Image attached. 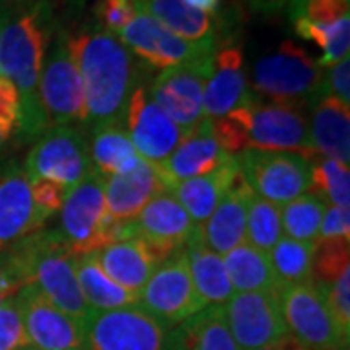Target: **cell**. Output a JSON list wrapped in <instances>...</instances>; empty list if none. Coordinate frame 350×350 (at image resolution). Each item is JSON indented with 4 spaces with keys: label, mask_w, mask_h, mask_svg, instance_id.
Listing matches in <instances>:
<instances>
[{
    "label": "cell",
    "mask_w": 350,
    "mask_h": 350,
    "mask_svg": "<svg viewBox=\"0 0 350 350\" xmlns=\"http://www.w3.org/2000/svg\"><path fill=\"white\" fill-rule=\"evenodd\" d=\"M51 24L53 16L45 0H8L0 25V76L18 88L22 100L16 135L22 142H36L49 131L39 103V75L49 47Z\"/></svg>",
    "instance_id": "cell-1"
},
{
    "label": "cell",
    "mask_w": 350,
    "mask_h": 350,
    "mask_svg": "<svg viewBox=\"0 0 350 350\" xmlns=\"http://www.w3.org/2000/svg\"><path fill=\"white\" fill-rule=\"evenodd\" d=\"M84 84V105L88 131L111 123H125V111L133 90L140 84L135 57L119 39L90 25L70 36Z\"/></svg>",
    "instance_id": "cell-2"
},
{
    "label": "cell",
    "mask_w": 350,
    "mask_h": 350,
    "mask_svg": "<svg viewBox=\"0 0 350 350\" xmlns=\"http://www.w3.org/2000/svg\"><path fill=\"white\" fill-rule=\"evenodd\" d=\"M2 253V273L16 286H33L53 306L82 323L92 315L78 286L76 255L61 230L41 228Z\"/></svg>",
    "instance_id": "cell-3"
},
{
    "label": "cell",
    "mask_w": 350,
    "mask_h": 350,
    "mask_svg": "<svg viewBox=\"0 0 350 350\" xmlns=\"http://www.w3.org/2000/svg\"><path fill=\"white\" fill-rule=\"evenodd\" d=\"M251 90L261 98L296 107H312L325 94V68L294 41L261 57L251 70Z\"/></svg>",
    "instance_id": "cell-4"
},
{
    "label": "cell",
    "mask_w": 350,
    "mask_h": 350,
    "mask_svg": "<svg viewBox=\"0 0 350 350\" xmlns=\"http://www.w3.org/2000/svg\"><path fill=\"white\" fill-rule=\"evenodd\" d=\"M39 103L47 117L49 129L84 125V84L80 68L70 49V33L57 29L45 51L39 75Z\"/></svg>",
    "instance_id": "cell-5"
},
{
    "label": "cell",
    "mask_w": 350,
    "mask_h": 350,
    "mask_svg": "<svg viewBox=\"0 0 350 350\" xmlns=\"http://www.w3.org/2000/svg\"><path fill=\"white\" fill-rule=\"evenodd\" d=\"M301 109L288 103L251 98L230 113L243 126L247 150L294 152L313 162L319 156L313 150L310 126Z\"/></svg>",
    "instance_id": "cell-6"
},
{
    "label": "cell",
    "mask_w": 350,
    "mask_h": 350,
    "mask_svg": "<svg viewBox=\"0 0 350 350\" xmlns=\"http://www.w3.org/2000/svg\"><path fill=\"white\" fill-rule=\"evenodd\" d=\"M27 179H51L68 191L94 172L86 131L75 125L53 126L33 142L24 162Z\"/></svg>",
    "instance_id": "cell-7"
},
{
    "label": "cell",
    "mask_w": 350,
    "mask_h": 350,
    "mask_svg": "<svg viewBox=\"0 0 350 350\" xmlns=\"http://www.w3.org/2000/svg\"><path fill=\"white\" fill-rule=\"evenodd\" d=\"M234 158L251 191L278 206L310 191L312 160L300 154L250 148Z\"/></svg>",
    "instance_id": "cell-8"
},
{
    "label": "cell",
    "mask_w": 350,
    "mask_h": 350,
    "mask_svg": "<svg viewBox=\"0 0 350 350\" xmlns=\"http://www.w3.org/2000/svg\"><path fill=\"white\" fill-rule=\"evenodd\" d=\"M138 306L167 329H174L206 308L189 273L185 247L172 253L156 267L138 294Z\"/></svg>",
    "instance_id": "cell-9"
},
{
    "label": "cell",
    "mask_w": 350,
    "mask_h": 350,
    "mask_svg": "<svg viewBox=\"0 0 350 350\" xmlns=\"http://www.w3.org/2000/svg\"><path fill=\"white\" fill-rule=\"evenodd\" d=\"M276 296L288 335L296 338L306 350H337L349 345L340 337L331 317L325 294L317 282L278 286Z\"/></svg>",
    "instance_id": "cell-10"
},
{
    "label": "cell",
    "mask_w": 350,
    "mask_h": 350,
    "mask_svg": "<svg viewBox=\"0 0 350 350\" xmlns=\"http://www.w3.org/2000/svg\"><path fill=\"white\" fill-rule=\"evenodd\" d=\"M167 331L140 306L92 312L84 321L86 350H165Z\"/></svg>",
    "instance_id": "cell-11"
},
{
    "label": "cell",
    "mask_w": 350,
    "mask_h": 350,
    "mask_svg": "<svg viewBox=\"0 0 350 350\" xmlns=\"http://www.w3.org/2000/svg\"><path fill=\"white\" fill-rule=\"evenodd\" d=\"M213 57L165 68L148 88L150 98L183 133L204 121L202 96L213 72Z\"/></svg>",
    "instance_id": "cell-12"
},
{
    "label": "cell",
    "mask_w": 350,
    "mask_h": 350,
    "mask_svg": "<svg viewBox=\"0 0 350 350\" xmlns=\"http://www.w3.org/2000/svg\"><path fill=\"white\" fill-rule=\"evenodd\" d=\"M117 39L125 45L133 57H138L152 68H172L179 64L193 63L204 57H213L216 45L189 43L167 31L152 16L138 6V12L117 33Z\"/></svg>",
    "instance_id": "cell-13"
},
{
    "label": "cell",
    "mask_w": 350,
    "mask_h": 350,
    "mask_svg": "<svg viewBox=\"0 0 350 350\" xmlns=\"http://www.w3.org/2000/svg\"><path fill=\"white\" fill-rule=\"evenodd\" d=\"M222 308L228 329L239 350L262 349L288 335L276 288L262 292H236Z\"/></svg>",
    "instance_id": "cell-14"
},
{
    "label": "cell",
    "mask_w": 350,
    "mask_h": 350,
    "mask_svg": "<svg viewBox=\"0 0 350 350\" xmlns=\"http://www.w3.org/2000/svg\"><path fill=\"white\" fill-rule=\"evenodd\" d=\"M29 347L38 350H86L84 323L53 306L33 286L16 294Z\"/></svg>",
    "instance_id": "cell-15"
},
{
    "label": "cell",
    "mask_w": 350,
    "mask_h": 350,
    "mask_svg": "<svg viewBox=\"0 0 350 350\" xmlns=\"http://www.w3.org/2000/svg\"><path fill=\"white\" fill-rule=\"evenodd\" d=\"M125 129L138 156L152 165L162 163L187 135L156 105L144 84H138L129 98Z\"/></svg>",
    "instance_id": "cell-16"
},
{
    "label": "cell",
    "mask_w": 350,
    "mask_h": 350,
    "mask_svg": "<svg viewBox=\"0 0 350 350\" xmlns=\"http://www.w3.org/2000/svg\"><path fill=\"white\" fill-rule=\"evenodd\" d=\"M59 213L61 234L76 257L94 253L96 236L105 216L103 177L92 174L80 185L70 189Z\"/></svg>",
    "instance_id": "cell-17"
},
{
    "label": "cell",
    "mask_w": 350,
    "mask_h": 350,
    "mask_svg": "<svg viewBox=\"0 0 350 350\" xmlns=\"http://www.w3.org/2000/svg\"><path fill=\"white\" fill-rule=\"evenodd\" d=\"M135 226L138 238L150 247L160 261L167 259L175 251L183 250L197 228L170 191L154 197L135 218Z\"/></svg>",
    "instance_id": "cell-18"
},
{
    "label": "cell",
    "mask_w": 350,
    "mask_h": 350,
    "mask_svg": "<svg viewBox=\"0 0 350 350\" xmlns=\"http://www.w3.org/2000/svg\"><path fill=\"white\" fill-rule=\"evenodd\" d=\"M31 199V185L24 167L6 163L0 167V251L45 226Z\"/></svg>",
    "instance_id": "cell-19"
},
{
    "label": "cell",
    "mask_w": 350,
    "mask_h": 350,
    "mask_svg": "<svg viewBox=\"0 0 350 350\" xmlns=\"http://www.w3.org/2000/svg\"><path fill=\"white\" fill-rule=\"evenodd\" d=\"M234 156L222 150L211 131V119H204L200 125L189 131L181 142L162 163L154 165L162 177L167 191L191 177L211 174L220 165L230 162Z\"/></svg>",
    "instance_id": "cell-20"
},
{
    "label": "cell",
    "mask_w": 350,
    "mask_h": 350,
    "mask_svg": "<svg viewBox=\"0 0 350 350\" xmlns=\"http://www.w3.org/2000/svg\"><path fill=\"white\" fill-rule=\"evenodd\" d=\"M253 96L245 78L243 51L236 43H228L214 51L213 72L202 96L204 119L224 117L236 107L247 103Z\"/></svg>",
    "instance_id": "cell-21"
},
{
    "label": "cell",
    "mask_w": 350,
    "mask_h": 350,
    "mask_svg": "<svg viewBox=\"0 0 350 350\" xmlns=\"http://www.w3.org/2000/svg\"><path fill=\"white\" fill-rule=\"evenodd\" d=\"M167 191L152 163L140 162L125 174L103 177L105 208L119 222H135L140 211L154 197Z\"/></svg>",
    "instance_id": "cell-22"
},
{
    "label": "cell",
    "mask_w": 350,
    "mask_h": 350,
    "mask_svg": "<svg viewBox=\"0 0 350 350\" xmlns=\"http://www.w3.org/2000/svg\"><path fill=\"white\" fill-rule=\"evenodd\" d=\"M253 191L238 174L224 199L218 202L211 218L199 226L204 243L218 255H224L232 247L245 241V218Z\"/></svg>",
    "instance_id": "cell-23"
},
{
    "label": "cell",
    "mask_w": 350,
    "mask_h": 350,
    "mask_svg": "<svg viewBox=\"0 0 350 350\" xmlns=\"http://www.w3.org/2000/svg\"><path fill=\"white\" fill-rule=\"evenodd\" d=\"M94 257L113 282H117L119 286L137 296L148 282L156 267L162 262L138 236L115 241L98 253H94Z\"/></svg>",
    "instance_id": "cell-24"
},
{
    "label": "cell",
    "mask_w": 350,
    "mask_h": 350,
    "mask_svg": "<svg viewBox=\"0 0 350 350\" xmlns=\"http://www.w3.org/2000/svg\"><path fill=\"white\" fill-rule=\"evenodd\" d=\"M310 140L321 158L350 163V105L323 96L312 105Z\"/></svg>",
    "instance_id": "cell-25"
},
{
    "label": "cell",
    "mask_w": 350,
    "mask_h": 350,
    "mask_svg": "<svg viewBox=\"0 0 350 350\" xmlns=\"http://www.w3.org/2000/svg\"><path fill=\"white\" fill-rule=\"evenodd\" d=\"M238 174V162H236V158H232L230 162H226L224 165H220L211 174L191 177V179L177 183L170 189V193L185 208L193 224L202 226L211 218L218 202L224 199V195L228 193V189L232 187V183L236 181Z\"/></svg>",
    "instance_id": "cell-26"
},
{
    "label": "cell",
    "mask_w": 350,
    "mask_h": 350,
    "mask_svg": "<svg viewBox=\"0 0 350 350\" xmlns=\"http://www.w3.org/2000/svg\"><path fill=\"white\" fill-rule=\"evenodd\" d=\"M165 350H239L232 337L222 306H206L167 331Z\"/></svg>",
    "instance_id": "cell-27"
},
{
    "label": "cell",
    "mask_w": 350,
    "mask_h": 350,
    "mask_svg": "<svg viewBox=\"0 0 350 350\" xmlns=\"http://www.w3.org/2000/svg\"><path fill=\"white\" fill-rule=\"evenodd\" d=\"M189 273L195 290L206 306H224L234 296V288L226 273L222 255L214 253L200 236L199 226L193 230L185 243Z\"/></svg>",
    "instance_id": "cell-28"
},
{
    "label": "cell",
    "mask_w": 350,
    "mask_h": 350,
    "mask_svg": "<svg viewBox=\"0 0 350 350\" xmlns=\"http://www.w3.org/2000/svg\"><path fill=\"white\" fill-rule=\"evenodd\" d=\"M138 6L167 31L189 43L216 45L214 16L191 8L183 0H137Z\"/></svg>",
    "instance_id": "cell-29"
},
{
    "label": "cell",
    "mask_w": 350,
    "mask_h": 350,
    "mask_svg": "<svg viewBox=\"0 0 350 350\" xmlns=\"http://www.w3.org/2000/svg\"><path fill=\"white\" fill-rule=\"evenodd\" d=\"M88 146L94 172L101 177L125 174L142 160L131 142L125 123H111L90 131Z\"/></svg>",
    "instance_id": "cell-30"
},
{
    "label": "cell",
    "mask_w": 350,
    "mask_h": 350,
    "mask_svg": "<svg viewBox=\"0 0 350 350\" xmlns=\"http://www.w3.org/2000/svg\"><path fill=\"white\" fill-rule=\"evenodd\" d=\"M76 278L80 292L92 312H109L138 306V296L129 292L103 273L94 253L76 257Z\"/></svg>",
    "instance_id": "cell-31"
},
{
    "label": "cell",
    "mask_w": 350,
    "mask_h": 350,
    "mask_svg": "<svg viewBox=\"0 0 350 350\" xmlns=\"http://www.w3.org/2000/svg\"><path fill=\"white\" fill-rule=\"evenodd\" d=\"M230 284L236 292H262L276 288L269 253L243 241L222 255Z\"/></svg>",
    "instance_id": "cell-32"
},
{
    "label": "cell",
    "mask_w": 350,
    "mask_h": 350,
    "mask_svg": "<svg viewBox=\"0 0 350 350\" xmlns=\"http://www.w3.org/2000/svg\"><path fill=\"white\" fill-rule=\"evenodd\" d=\"M315 243L296 241L286 236L278 239L275 247L269 251L271 267L275 273L278 286H290V284H304L313 280V255H315Z\"/></svg>",
    "instance_id": "cell-33"
},
{
    "label": "cell",
    "mask_w": 350,
    "mask_h": 350,
    "mask_svg": "<svg viewBox=\"0 0 350 350\" xmlns=\"http://www.w3.org/2000/svg\"><path fill=\"white\" fill-rule=\"evenodd\" d=\"M294 31L301 39H308L321 49L317 64L329 68L347 59L350 53V16L333 24H312L306 20H294Z\"/></svg>",
    "instance_id": "cell-34"
},
{
    "label": "cell",
    "mask_w": 350,
    "mask_h": 350,
    "mask_svg": "<svg viewBox=\"0 0 350 350\" xmlns=\"http://www.w3.org/2000/svg\"><path fill=\"white\" fill-rule=\"evenodd\" d=\"M325 208V200L313 193H304L294 200L282 204L280 206L282 234H286V238L296 241L315 243Z\"/></svg>",
    "instance_id": "cell-35"
},
{
    "label": "cell",
    "mask_w": 350,
    "mask_h": 350,
    "mask_svg": "<svg viewBox=\"0 0 350 350\" xmlns=\"http://www.w3.org/2000/svg\"><path fill=\"white\" fill-rule=\"evenodd\" d=\"M282 220H280V206L251 195L247 204V218H245V241L257 250L269 251L282 238Z\"/></svg>",
    "instance_id": "cell-36"
},
{
    "label": "cell",
    "mask_w": 350,
    "mask_h": 350,
    "mask_svg": "<svg viewBox=\"0 0 350 350\" xmlns=\"http://www.w3.org/2000/svg\"><path fill=\"white\" fill-rule=\"evenodd\" d=\"M310 191L329 200L335 206L350 208V170L349 165L333 158H315L312 162Z\"/></svg>",
    "instance_id": "cell-37"
},
{
    "label": "cell",
    "mask_w": 350,
    "mask_h": 350,
    "mask_svg": "<svg viewBox=\"0 0 350 350\" xmlns=\"http://www.w3.org/2000/svg\"><path fill=\"white\" fill-rule=\"evenodd\" d=\"M350 239L317 241L313 255V282L331 284L350 269Z\"/></svg>",
    "instance_id": "cell-38"
},
{
    "label": "cell",
    "mask_w": 350,
    "mask_h": 350,
    "mask_svg": "<svg viewBox=\"0 0 350 350\" xmlns=\"http://www.w3.org/2000/svg\"><path fill=\"white\" fill-rule=\"evenodd\" d=\"M290 22L306 20L312 24H333L349 18V0H288Z\"/></svg>",
    "instance_id": "cell-39"
},
{
    "label": "cell",
    "mask_w": 350,
    "mask_h": 350,
    "mask_svg": "<svg viewBox=\"0 0 350 350\" xmlns=\"http://www.w3.org/2000/svg\"><path fill=\"white\" fill-rule=\"evenodd\" d=\"M319 284V282H317ZM325 294L327 306L331 317L337 325L340 337L349 342L350 338V269L342 271V275L331 284H319Z\"/></svg>",
    "instance_id": "cell-40"
},
{
    "label": "cell",
    "mask_w": 350,
    "mask_h": 350,
    "mask_svg": "<svg viewBox=\"0 0 350 350\" xmlns=\"http://www.w3.org/2000/svg\"><path fill=\"white\" fill-rule=\"evenodd\" d=\"M29 347L22 313L16 296H8L0 304V350H22Z\"/></svg>",
    "instance_id": "cell-41"
},
{
    "label": "cell",
    "mask_w": 350,
    "mask_h": 350,
    "mask_svg": "<svg viewBox=\"0 0 350 350\" xmlns=\"http://www.w3.org/2000/svg\"><path fill=\"white\" fill-rule=\"evenodd\" d=\"M137 12V0H96L94 4L96 24L115 38Z\"/></svg>",
    "instance_id": "cell-42"
},
{
    "label": "cell",
    "mask_w": 350,
    "mask_h": 350,
    "mask_svg": "<svg viewBox=\"0 0 350 350\" xmlns=\"http://www.w3.org/2000/svg\"><path fill=\"white\" fill-rule=\"evenodd\" d=\"M29 185H31L33 204L45 220H49L53 214L61 211L64 199L68 195V189L51 179H29Z\"/></svg>",
    "instance_id": "cell-43"
},
{
    "label": "cell",
    "mask_w": 350,
    "mask_h": 350,
    "mask_svg": "<svg viewBox=\"0 0 350 350\" xmlns=\"http://www.w3.org/2000/svg\"><path fill=\"white\" fill-rule=\"evenodd\" d=\"M20 113H22V100L18 94V88L4 76H0V123L10 133L18 135L20 126Z\"/></svg>",
    "instance_id": "cell-44"
},
{
    "label": "cell",
    "mask_w": 350,
    "mask_h": 350,
    "mask_svg": "<svg viewBox=\"0 0 350 350\" xmlns=\"http://www.w3.org/2000/svg\"><path fill=\"white\" fill-rule=\"evenodd\" d=\"M327 239H350V208L329 204L321 218L317 241Z\"/></svg>",
    "instance_id": "cell-45"
},
{
    "label": "cell",
    "mask_w": 350,
    "mask_h": 350,
    "mask_svg": "<svg viewBox=\"0 0 350 350\" xmlns=\"http://www.w3.org/2000/svg\"><path fill=\"white\" fill-rule=\"evenodd\" d=\"M325 94L340 103L350 105V59H342L329 66L325 72Z\"/></svg>",
    "instance_id": "cell-46"
},
{
    "label": "cell",
    "mask_w": 350,
    "mask_h": 350,
    "mask_svg": "<svg viewBox=\"0 0 350 350\" xmlns=\"http://www.w3.org/2000/svg\"><path fill=\"white\" fill-rule=\"evenodd\" d=\"M250 12L255 14H273L282 10L288 0H239Z\"/></svg>",
    "instance_id": "cell-47"
},
{
    "label": "cell",
    "mask_w": 350,
    "mask_h": 350,
    "mask_svg": "<svg viewBox=\"0 0 350 350\" xmlns=\"http://www.w3.org/2000/svg\"><path fill=\"white\" fill-rule=\"evenodd\" d=\"M191 8L199 10V12L208 14V16H216L218 8H220V0H183Z\"/></svg>",
    "instance_id": "cell-48"
},
{
    "label": "cell",
    "mask_w": 350,
    "mask_h": 350,
    "mask_svg": "<svg viewBox=\"0 0 350 350\" xmlns=\"http://www.w3.org/2000/svg\"><path fill=\"white\" fill-rule=\"evenodd\" d=\"M255 350H306L301 347L300 342L292 335H286L284 338H280L278 342L275 345H269V347H262V349H255Z\"/></svg>",
    "instance_id": "cell-49"
},
{
    "label": "cell",
    "mask_w": 350,
    "mask_h": 350,
    "mask_svg": "<svg viewBox=\"0 0 350 350\" xmlns=\"http://www.w3.org/2000/svg\"><path fill=\"white\" fill-rule=\"evenodd\" d=\"M18 290H20V288L16 286L8 276L4 275V273H0V304L6 300L8 296L16 294Z\"/></svg>",
    "instance_id": "cell-50"
},
{
    "label": "cell",
    "mask_w": 350,
    "mask_h": 350,
    "mask_svg": "<svg viewBox=\"0 0 350 350\" xmlns=\"http://www.w3.org/2000/svg\"><path fill=\"white\" fill-rule=\"evenodd\" d=\"M12 138H14L12 133H10L6 126L0 123V156H2V152H4V148H6V144H8Z\"/></svg>",
    "instance_id": "cell-51"
},
{
    "label": "cell",
    "mask_w": 350,
    "mask_h": 350,
    "mask_svg": "<svg viewBox=\"0 0 350 350\" xmlns=\"http://www.w3.org/2000/svg\"><path fill=\"white\" fill-rule=\"evenodd\" d=\"M6 6H8V0H0V25L4 20V14H6Z\"/></svg>",
    "instance_id": "cell-52"
},
{
    "label": "cell",
    "mask_w": 350,
    "mask_h": 350,
    "mask_svg": "<svg viewBox=\"0 0 350 350\" xmlns=\"http://www.w3.org/2000/svg\"><path fill=\"white\" fill-rule=\"evenodd\" d=\"M2 262H4V253L0 251V273H2Z\"/></svg>",
    "instance_id": "cell-53"
},
{
    "label": "cell",
    "mask_w": 350,
    "mask_h": 350,
    "mask_svg": "<svg viewBox=\"0 0 350 350\" xmlns=\"http://www.w3.org/2000/svg\"><path fill=\"white\" fill-rule=\"evenodd\" d=\"M337 350H350V347L349 345H342V347H338Z\"/></svg>",
    "instance_id": "cell-54"
},
{
    "label": "cell",
    "mask_w": 350,
    "mask_h": 350,
    "mask_svg": "<svg viewBox=\"0 0 350 350\" xmlns=\"http://www.w3.org/2000/svg\"><path fill=\"white\" fill-rule=\"evenodd\" d=\"M22 350H38V349H33V347H25V349H22Z\"/></svg>",
    "instance_id": "cell-55"
}]
</instances>
